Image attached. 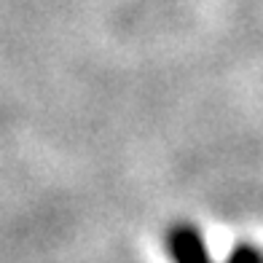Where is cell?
I'll use <instances>...</instances> for the list:
<instances>
[{
	"label": "cell",
	"mask_w": 263,
	"mask_h": 263,
	"mask_svg": "<svg viewBox=\"0 0 263 263\" xmlns=\"http://www.w3.org/2000/svg\"><path fill=\"white\" fill-rule=\"evenodd\" d=\"M170 250L175 263H212L194 226H175L170 231Z\"/></svg>",
	"instance_id": "6da1fadb"
},
{
	"label": "cell",
	"mask_w": 263,
	"mask_h": 263,
	"mask_svg": "<svg viewBox=\"0 0 263 263\" xmlns=\"http://www.w3.org/2000/svg\"><path fill=\"white\" fill-rule=\"evenodd\" d=\"M229 263H263V255L250 245H239V247H234Z\"/></svg>",
	"instance_id": "7a4b0ae2"
}]
</instances>
